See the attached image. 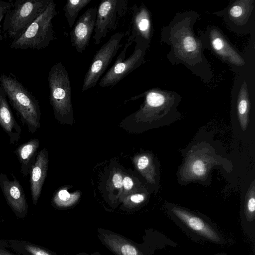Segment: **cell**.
I'll return each instance as SVG.
<instances>
[{
	"label": "cell",
	"mask_w": 255,
	"mask_h": 255,
	"mask_svg": "<svg viewBox=\"0 0 255 255\" xmlns=\"http://www.w3.org/2000/svg\"><path fill=\"white\" fill-rule=\"evenodd\" d=\"M0 86L23 126L34 133L40 127L39 102L32 93L12 74L0 75Z\"/></svg>",
	"instance_id": "1"
},
{
	"label": "cell",
	"mask_w": 255,
	"mask_h": 255,
	"mask_svg": "<svg viewBox=\"0 0 255 255\" xmlns=\"http://www.w3.org/2000/svg\"><path fill=\"white\" fill-rule=\"evenodd\" d=\"M57 14L56 4L50 0L45 9L19 36L12 40L9 47L14 49L39 50L48 46L54 39L52 20Z\"/></svg>",
	"instance_id": "2"
},
{
	"label": "cell",
	"mask_w": 255,
	"mask_h": 255,
	"mask_svg": "<svg viewBox=\"0 0 255 255\" xmlns=\"http://www.w3.org/2000/svg\"><path fill=\"white\" fill-rule=\"evenodd\" d=\"M167 210L174 222L191 237L219 245L225 243L222 234L207 218L175 205L168 206Z\"/></svg>",
	"instance_id": "3"
},
{
	"label": "cell",
	"mask_w": 255,
	"mask_h": 255,
	"mask_svg": "<svg viewBox=\"0 0 255 255\" xmlns=\"http://www.w3.org/2000/svg\"><path fill=\"white\" fill-rule=\"evenodd\" d=\"M50 0H16L11 2L3 22L2 32L12 40L19 36L47 7Z\"/></svg>",
	"instance_id": "4"
},
{
	"label": "cell",
	"mask_w": 255,
	"mask_h": 255,
	"mask_svg": "<svg viewBox=\"0 0 255 255\" xmlns=\"http://www.w3.org/2000/svg\"><path fill=\"white\" fill-rule=\"evenodd\" d=\"M49 101L57 118L72 114L71 87L68 73L61 62L53 65L48 75Z\"/></svg>",
	"instance_id": "5"
},
{
	"label": "cell",
	"mask_w": 255,
	"mask_h": 255,
	"mask_svg": "<svg viewBox=\"0 0 255 255\" xmlns=\"http://www.w3.org/2000/svg\"><path fill=\"white\" fill-rule=\"evenodd\" d=\"M125 34L123 32L116 33L97 51L85 75L82 92L96 86L122 46L121 42Z\"/></svg>",
	"instance_id": "6"
},
{
	"label": "cell",
	"mask_w": 255,
	"mask_h": 255,
	"mask_svg": "<svg viewBox=\"0 0 255 255\" xmlns=\"http://www.w3.org/2000/svg\"><path fill=\"white\" fill-rule=\"evenodd\" d=\"M131 43V42L127 41L113 65L100 80L99 83L100 87L106 88L116 85L142 64L146 49L144 47L135 45L133 53L125 59L127 50Z\"/></svg>",
	"instance_id": "7"
},
{
	"label": "cell",
	"mask_w": 255,
	"mask_h": 255,
	"mask_svg": "<svg viewBox=\"0 0 255 255\" xmlns=\"http://www.w3.org/2000/svg\"><path fill=\"white\" fill-rule=\"evenodd\" d=\"M127 2L124 0H105L97 8L93 39L99 44L108 32L115 30L120 18L126 12Z\"/></svg>",
	"instance_id": "8"
},
{
	"label": "cell",
	"mask_w": 255,
	"mask_h": 255,
	"mask_svg": "<svg viewBox=\"0 0 255 255\" xmlns=\"http://www.w3.org/2000/svg\"><path fill=\"white\" fill-rule=\"evenodd\" d=\"M143 94V105L137 113L141 118H153L166 115L174 104V97L167 92L151 89Z\"/></svg>",
	"instance_id": "9"
},
{
	"label": "cell",
	"mask_w": 255,
	"mask_h": 255,
	"mask_svg": "<svg viewBox=\"0 0 255 255\" xmlns=\"http://www.w3.org/2000/svg\"><path fill=\"white\" fill-rule=\"evenodd\" d=\"M97 8H88L78 19L70 32L71 45L82 53L88 47L95 25Z\"/></svg>",
	"instance_id": "10"
},
{
	"label": "cell",
	"mask_w": 255,
	"mask_h": 255,
	"mask_svg": "<svg viewBox=\"0 0 255 255\" xmlns=\"http://www.w3.org/2000/svg\"><path fill=\"white\" fill-rule=\"evenodd\" d=\"M151 37L150 15L146 7L141 4L133 7L131 21V35L128 41L134 42L136 46L147 48Z\"/></svg>",
	"instance_id": "11"
},
{
	"label": "cell",
	"mask_w": 255,
	"mask_h": 255,
	"mask_svg": "<svg viewBox=\"0 0 255 255\" xmlns=\"http://www.w3.org/2000/svg\"><path fill=\"white\" fill-rule=\"evenodd\" d=\"M0 187L7 204L14 212L19 216L26 215L28 204L24 190L17 178L13 177L10 180L6 174L1 173Z\"/></svg>",
	"instance_id": "12"
},
{
	"label": "cell",
	"mask_w": 255,
	"mask_h": 255,
	"mask_svg": "<svg viewBox=\"0 0 255 255\" xmlns=\"http://www.w3.org/2000/svg\"><path fill=\"white\" fill-rule=\"evenodd\" d=\"M48 165L47 151L44 148L38 153L29 173L31 198L34 205H36L40 197L47 175Z\"/></svg>",
	"instance_id": "13"
},
{
	"label": "cell",
	"mask_w": 255,
	"mask_h": 255,
	"mask_svg": "<svg viewBox=\"0 0 255 255\" xmlns=\"http://www.w3.org/2000/svg\"><path fill=\"white\" fill-rule=\"evenodd\" d=\"M0 126L8 135L11 144L18 142L21 137V128L15 120L6 95L0 86Z\"/></svg>",
	"instance_id": "14"
},
{
	"label": "cell",
	"mask_w": 255,
	"mask_h": 255,
	"mask_svg": "<svg viewBox=\"0 0 255 255\" xmlns=\"http://www.w3.org/2000/svg\"><path fill=\"white\" fill-rule=\"evenodd\" d=\"M172 42L175 49L184 59L194 60L200 56V45L198 41L182 26L178 27L172 34Z\"/></svg>",
	"instance_id": "15"
},
{
	"label": "cell",
	"mask_w": 255,
	"mask_h": 255,
	"mask_svg": "<svg viewBox=\"0 0 255 255\" xmlns=\"http://www.w3.org/2000/svg\"><path fill=\"white\" fill-rule=\"evenodd\" d=\"M40 141L37 138H31L19 145L14 151L20 164V172L24 177L29 174L37 155Z\"/></svg>",
	"instance_id": "16"
},
{
	"label": "cell",
	"mask_w": 255,
	"mask_h": 255,
	"mask_svg": "<svg viewBox=\"0 0 255 255\" xmlns=\"http://www.w3.org/2000/svg\"><path fill=\"white\" fill-rule=\"evenodd\" d=\"M212 47L215 52L230 63L241 66L244 64L239 54L231 46L224 37L216 30L210 34Z\"/></svg>",
	"instance_id": "17"
},
{
	"label": "cell",
	"mask_w": 255,
	"mask_h": 255,
	"mask_svg": "<svg viewBox=\"0 0 255 255\" xmlns=\"http://www.w3.org/2000/svg\"><path fill=\"white\" fill-rule=\"evenodd\" d=\"M101 236L105 245L117 255H144L136 246L121 236L107 234Z\"/></svg>",
	"instance_id": "18"
},
{
	"label": "cell",
	"mask_w": 255,
	"mask_h": 255,
	"mask_svg": "<svg viewBox=\"0 0 255 255\" xmlns=\"http://www.w3.org/2000/svg\"><path fill=\"white\" fill-rule=\"evenodd\" d=\"M250 107L249 94L246 82L242 85L238 96L237 110L240 123L243 129L248 124V114Z\"/></svg>",
	"instance_id": "19"
},
{
	"label": "cell",
	"mask_w": 255,
	"mask_h": 255,
	"mask_svg": "<svg viewBox=\"0 0 255 255\" xmlns=\"http://www.w3.org/2000/svg\"><path fill=\"white\" fill-rule=\"evenodd\" d=\"M91 1V0H68L66 1L63 10L70 28L73 27L80 11Z\"/></svg>",
	"instance_id": "20"
},
{
	"label": "cell",
	"mask_w": 255,
	"mask_h": 255,
	"mask_svg": "<svg viewBox=\"0 0 255 255\" xmlns=\"http://www.w3.org/2000/svg\"><path fill=\"white\" fill-rule=\"evenodd\" d=\"M251 1H239L233 4L229 10V14L232 20L241 23L247 18L251 11Z\"/></svg>",
	"instance_id": "21"
},
{
	"label": "cell",
	"mask_w": 255,
	"mask_h": 255,
	"mask_svg": "<svg viewBox=\"0 0 255 255\" xmlns=\"http://www.w3.org/2000/svg\"><path fill=\"white\" fill-rule=\"evenodd\" d=\"M78 198V196L71 195L66 190L62 189L55 196L54 202L58 206L67 207L72 205Z\"/></svg>",
	"instance_id": "22"
},
{
	"label": "cell",
	"mask_w": 255,
	"mask_h": 255,
	"mask_svg": "<svg viewBox=\"0 0 255 255\" xmlns=\"http://www.w3.org/2000/svg\"><path fill=\"white\" fill-rule=\"evenodd\" d=\"M11 7L10 1H5L0 0V41L3 39V36L2 35V30L1 22L4 18L6 12Z\"/></svg>",
	"instance_id": "23"
},
{
	"label": "cell",
	"mask_w": 255,
	"mask_h": 255,
	"mask_svg": "<svg viewBox=\"0 0 255 255\" xmlns=\"http://www.w3.org/2000/svg\"><path fill=\"white\" fill-rule=\"evenodd\" d=\"M24 248L30 255H53L49 252L32 245H25Z\"/></svg>",
	"instance_id": "24"
},
{
	"label": "cell",
	"mask_w": 255,
	"mask_h": 255,
	"mask_svg": "<svg viewBox=\"0 0 255 255\" xmlns=\"http://www.w3.org/2000/svg\"><path fill=\"white\" fill-rule=\"evenodd\" d=\"M150 164V160L149 158L143 155L140 157L137 162V166L139 170L142 172H145L146 169Z\"/></svg>",
	"instance_id": "25"
},
{
	"label": "cell",
	"mask_w": 255,
	"mask_h": 255,
	"mask_svg": "<svg viewBox=\"0 0 255 255\" xmlns=\"http://www.w3.org/2000/svg\"><path fill=\"white\" fill-rule=\"evenodd\" d=\"M113 182L115 187L121 188L123 186V178L122 175L119 173H115L113 177Z\"/></svg>",
	"instance_id": "26"
},
{
	"label": "cell",
	"mask_w": 255,
	"mask_h": 255,
	"mask_svg": "<svg viewBox=\"0 0 255 255\" xmlns=\"http://www.w3.org/2000/svg\"><path fill=\"white\" fill-rule=\"evenodd\" d=\"M133 184L132 179L129 177L126 176L123 180V186L126 190H130L132 187Z\"/></svg>",
	"instance_id": "27"
},
{
	"label": "cell",
	"mask_w": 255,
	"mask_h": 255,
	"mask_svg": "<svg viewBox=\"0 0 255 255\" xmlns=\"http://www.w3.org/2000/svg\"><path fill=\"white\" fill-rule=\"evenodd\" d=\"M130 200L132 202L138 204L142 202L144 200V196L141 194H136L132 195L130 198Z\"/></svg>",
	"instance_id": "28"
},
{
	"label": "cell",
	"mask_w": 255,
	"mask_h": 255,
	"mask_svg": "<svg viewBox=\"0 0 255 255\" xmlns=\"http://www.w3.org/2000/svg\"><path fill=\"white\" fill-rule=\"evenodd\" d=\"M0 255H13L6 251L0 250Z\"/></svg>",
	"instance_id": "29"
},
{
	"label": "cell",
	"mask_w": 255,
	"mask_h": 255,
	"mask_svg": "<svg viewBox=\"0 0 255 255\" xmlns=\"http://www.w3.org/2000/svg\"><path fill=\"white\" fill-rule=\"evenodd\" d=\"M215 255H227L226 254H224V253H217V254H215Z\"/></svg>",
	"instance_id": "30"
}]
</instances>
